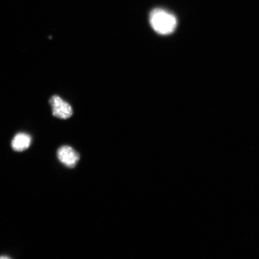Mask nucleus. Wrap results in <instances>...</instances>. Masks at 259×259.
I'll return each mask as SVG.
<instances>
[{
  "mask_svg": "<svg viewBox=\"0 0 259 259\" xmlns=\"http://www.w3.org/2000/svg\"><path fill=\"white\" fill-rule=\"evenodd\" d=\"M150 22L152 28L161 35H168L176 30L178 21L176 16L163 9H155L150 13Z\"/></svg>",
  "mask_w": 259,
  "mask_h": 259,
  "instance_id": "obj_1",
  "label": "nucleus"
},
{
  "mask_svg": "<svg viewBox=\"0 0 259 259\" xmlns=\"http://www.w3.org/2000/svg\"><path fill=\"white\" fill-rule=\"evenodd\" d=\"M50 103L53 110V114L56 117L66 119L73 115V109L69 103L65 101L60 96H54L51 97Z\"/></svg>",
  "mask_w": 259,
  "mask_h": 259,
  "instance_id": "obj_2",
  "label": "nucleus"
},
{
  "mask_svg": "<svg viewBox=\"0 0 259 259\" xmlns=\"http://www.w3.org/2000/svg\"><path fill=\"white\" fill-rule=\"evenodd\" d=\"M57 157L61 163L70 168L75 166L80 158L78 153L67 145L63 146L58 149Z\"/></svg>",
  "mask_w": 259,
  "mask_h": 259,
  "instance_id": "obj_3",
  "label": "nucleus"
},
{
  "mask_svg": "<svg viewBox=\"0 0 259 259\" xmlns=\"http://www.w3.org/2000/svg\"><path fill=\"white\" fill-rule=\"evenodd\" d=\"M31 138L30 135L25 134L16 135L12 141L13 150L21 152L23 151L30 147Z\"/></svg>",
  "mask_w": 259,
  "mask_h": 259,
  "instance_id": "obj_4",
  "label": "nucleus"
},
{
  "mask_svg": "<svg viewBox=\"0 0 259 259\" xmlns=\"http://www.w3.org/2000/svg\"><path fill=\"white\" fill-rule=\"evenodd\" d=\"M0 259H11V258L7 256H1L0 257Z\"/></svg>",
  "mask_w": 259,
  "mask_h": 259,
  "instance_id": "obj_5",
  "label": "nucleus"
}]
</instances>
